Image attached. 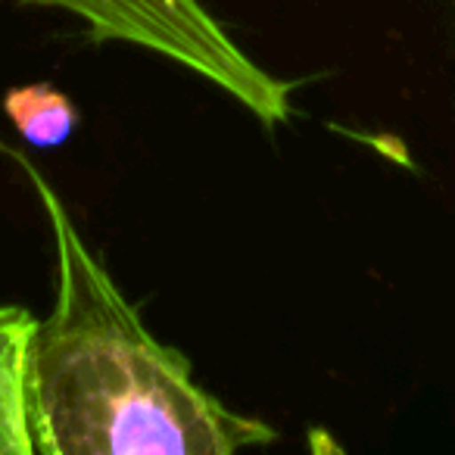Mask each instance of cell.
Instances as JSON below:
<instances>
[{
    "label": "cell",
    "instance_id": "obj_1",
    "mask_svg": "<svg viewBox=\"0 0 455 455\" xmlns=\"http://www.w3.org/2000/svg\"><path fill=\"white\" fill-rule=\"evenodd\" d=\"M22 169L57 250V303L28 347L35 455H235L278 440L272 424L215 399L188 355L150 334L44 175Z\"/></svg>",
    "mask_w": 455,
    "mask_h": 455
},
{
    "label": "cell",
    "instance_id": "obj_2",
    "mask_svg": "<svg viewBox=\"0 0 455 455\" xmlns=\"http://www.w3.org/2000/svg\"><path fill=\"white\" fill-rule=\"evenodd\" d=\"M26 7L63 10L88 26L91 38L134 44L184 66L237 100L266 128L293 116V84L266 72L203 0H22Z\"/></svg>",
    "mask_w": 455,
    "mask_h": 455
},
{
    "label": "cell",
    "instance_id": "obj_3",
    "mask_svg": "<svg viewBox=\"0 0 455 455\" xmlns=\"http://www.w3.org/2000/svg\"><path fill=\"white\" fill-rule=\"evenodd\" d=\"M38 318L22 306H0V455H35L28 430V347Z\"/></svg>",
    "mask_w": 455,
    "mask_h": 455
},
{
    "label": "cell",
    "instance_id": "obj_4",
    "mask_svg": "<svg viewBox=\"0 0 455 455\" xmlns=\"http://www.w3.org/2000/svg\"><path fill=\"white\" fill-rule=\"evenodd\" d=\"M4 113L13 128L35 147H57L76 132L78 109L51 84H26L4 97Z\"/></svg>",
    "mask_w": 455,
    "mask_h": 455
}]
</instances>
